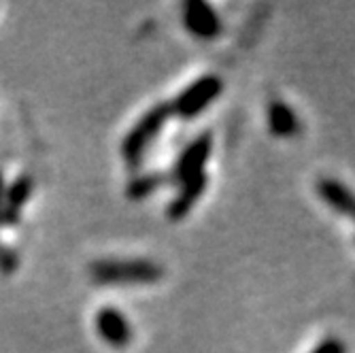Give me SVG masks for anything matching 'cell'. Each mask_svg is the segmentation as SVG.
Listing matches in <instances>:
<instances>
[{
    "label": "cell",
    "mask_w": 355,
    "mask_h": 353,
    "mask_svg": "<svg viewBox=\"0 0 355 353\" xmlns=\"http://www.w3.org/2000/svg\"><path fill=\"white\" fill-rule=\"evenodd\" d=\"M311 353H347V347L338 338H328V341H324L321 345H317Z\"/></svg>",
    "instance_id": "obj_13"
},
{
    "label": "cell",
    "mask_w": 355,
    "mask_h": 353,
    "mask_svg": "<svg viewBox=\"0 0 355 353\" xmlns=\"http://www.w3.org/2000/svg\"><path fill=\"white\" fill-rule=\"evenodd\" d=\"M96 330L101 338L115 349H123L132 341V328L128 324L125 315L115 307H105L96 313Z\"/></svg>",
    "instance_id": "obj_6"
},
{
    "label": "cell",
    "mask_w": 355,
    "mask_h": 353,
    "mask_svg": "<svg viewBox=\"0 0 355 353\" xmlns=\"http://www.w3.org/2000/svg\"><path fill=\"white\" fill-rule=\"evenodd\" d=\"M266 115H268V128L275 137L294 139L300 132V119L289 105H285L281 101H272L268 105Z\"/></svg>",
    "instance_id": "obj_9"
},
{
    "label": "cell",
    "mask_w": 355,
    "mask_h": 353,
    "mask_svg": "<svg viewBox=\"0 0 355 353\" xmlns=\"http://www.w3.org/2000/svg\"><path fill=\"white\" fill-rule=\"evenodd\" d=\"M164 177L157 175V173H147V175H139L135 177L130 183H128V198H135V200H143L147 196H151L153 191L162 185Z\"/></svg>",
    "instance_id": "obj_11"
},
{
    "label": "cell",
    "mask_w": 355,
    "mask_h": 353,
    "mask_svg": "<svg viewBox=\"0 0 355 353\" xmlns=\"http://www.w3.org/2000/svg\"><path fill=\"white\" fill-rule=\"evenodd\" d=\"M5 181H3V173H0V223H3V215H5Z\"/></svg>",
    "instance_id": "obj_14"
},
{
    "label": "cell",
    "mask_w": 355,
    "mask_h": 353,
    "mask_svg": "<svg viewBox=\"0 0 355 353\" xmlns=\"http://www.w3.org/2000/svg\"><path fill=\"white\" fill-rule=\"evenodd\" d=\"M96 283H155L164 268L153 260H98L89 268Z\"/></svg>",
    "instance_id": "obj_1"
},
{
    "label": "cell",
    "mask_w": 355,
    "mask_h": 353,
    "mask_svg": "<svg viewBox=\"0 0 355 353\" xmlns=\"http://www.w3.org/2000/svg\"><path fill=\"white\" fill-rule=\"evenodd\" d=\"M183 24L189 35L200 41H213L221 35L219 15L202 0H187L183 7Z\"/></svg>",
    "instance_id": "obj_5"
},
{
    "label": "cell",
    "mask_w": 355,
    "mask_h": 353,
    "mask_svg": "<svg viewBox=\"0 0 355 353\" xmlns=\"http://www.w3.org/2000/svg\"><path fill=\"white\" fill-rule=\"evenodd\" d=\"M211 151H213V139L209 132L200 135L196 141H191L177 160V164L173 169V179L179 185H183L189 179L205 175V166L211 157Z\"/></svg>",
    "instance_id": "obj_4"
},
{
    "label": "cell",
    "mask_w": 355,
    "mask_h": 353,
    "mask_svg": "<svg viewBox=\"0 0 355 353\" xmlns=\"http://www.w3.org/2000/svg\"><path fill=\"white\" fill-rule=\"evenodd\" d=\"M171 111H173V107H168V105H155L135 123L132 130L125 135V139L121 143V155L128 162V166L141 164L147 147L155 141L159 130H162L164 123L168 121Z\"/></svg>",
    "instance_id": "obj_2"
},
{
    "label": "cell",
    "mask_w": 355,
    "mask_h": 353,
    "mask_svg": "<svg viewBox=\"0 0 355 353\" xmlns=\"http://www.w3.org/2000/svg\"><path fill=\"white\" fill-rule=\"evenodd\" d=\"M32 177L28 175H21L13 181V185L7 189L5 194V215H3V223H17L19 219V213L24 209V205L28 203L30 194H32Z\"/></svg>",
    "instance_id": "obj_10"
},
{
    "label": "cell",
    "mask_w": 355,
    "mask_h": 353,
    "mask_svg": "<svg viewBox=\"0 0 355 353\" xmlns=\"http://www.w3.org/2000/svg\"><path fill=\"white\" fill-rule=\"evenodd\" d=\"M0 268L11 275L17 268V253L9 247H0Z\"/></svg>",
    "instance_id": "obj_12"
},
{
    "label": "cell",
    "mask_w": 355,
    "mask_h": 353,
    "mask_svg": "<svg viewBox=\"0 0 355 353\" xmlns=\"http://www.w3.org/2000/svg\"><path fill=\"white\" fill-rule=\"evenodd\" d=\"M317 194L332 211L355 219V191H351L343 181L330 179V177L319 179L317 181Z\"/></svg>",
    "instance_id": "obj_7"
},
{
    "label": "cell",
    "mask_w": 355,
    "mask_h": 353,
    "mask_svg": "<svg viewBox=\"0 0 355 353\" xmlns=\"http://www.w3.org/2000/svg\"><path fill=\"white\" fill-rule=\"evenodd\" d=\"M223 92V81L217 75H205L185 87L173 101V111L185 119L200 115Z\"/></svg>",
    "instance_id": "obj_3"
},
{
    "label": "cell",
    "mask_w": 355,
    "mask_h": 353,
    "mask_svg": "<svg viewBox=\"0 0 355 353\" xmlns=\"http://www.w3.org/2000/svg\"><path fill=\"white\" fill-rule=\"evenodd\" d=\"M207 185H209V177H207V173L205 175H200V177H196V179H189V181H185L181 187H179V191H177V196L171 200V205H168V217L171 219H183L191 209H193V205H196L200 198H202V194L207 191Z\"/></svg>",
    "instance_id": "obj_8"
}]
</instances>
